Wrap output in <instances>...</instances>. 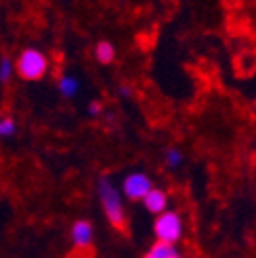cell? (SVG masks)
Returning <instances> with one entry per match:
<instances>
[{
  "mask_svg": "<svg viewBox=\"0 0 256 258\" xmlns=\"http://www.w3.org/2000/svg\"><path fill=\"white\" fill-rule=\"evenodd\" d=\"M97 195L107 221L115 230L123 232L127 228V211H125V201L121 190L115 186V182L109 176H101L97 182Z\"/></svg>",
  "mask_w": 256,
  "mask_h": 258,
  "instance_id": "obj_1",
  "label": "cell"
},
{
  "mask_svg": "<svg viewBox=\"0 0 256 258\" xmlns=\"http://www.w3.org/2000/svg\"><path fill=\"white\" fill-rule=\"evenodd\" d=\"M49 70V57L37 47H25L15 59V74L27 82L41 80Z\"/></svg>",
  "mask_w": 256,
  "mask_h": 258,
  "instance_id": "obj_2",
  "label": "cell"
},
{
  "mask_svg": "<svg viewBox=\"0 0 256 258\" xmlns=\"http://www.w3.org/2000/svg\"><path fill=\"white\" fill-rule=\"evenodd\" d=\"M152 230H154L156 242L168 244V246H176L184 238V219H182L180 211L166 209L164 213L156 215Z\"/></svg>",
  "mask_w": 256,
  "mask_h": 258,
  "instance_id": "obj_3",
  "label": "cell"
},
{
  "mask_svg": "<svg viewBox=\"0 0 256 258\" xmlns=\"http://www.w3.org/2000/svg\"><path fill=\"white\" fill-rule=\"evenodd\" d=\"M154 188V180L148 172L142 170H134V172H127L123 176L121 182V195L123 199H130L134 203H142V199L148 195V192Z\"/></svg>",
  "mask_w": 256,
  "mask_h": 258,
  "instance_id": "obj_4",
  "label": "cell"
},
{
  "mask_svg": "<svg viewBox=\"0 0 256 258\" xmlns=\"http://www.w3.org/2000/svg\"><path fill=\"white\" fill-rule=\"evenodd\" d=\"M70 242L76 250H88L94 244V225L90 219H76L72 223Z\"/></svg>",
  "mask_w": 256,
  "mask_h": 258,
  "instance_id": "obj_5",
  "label": "cell"
},
{
  "mask_svg": "<svg viewBox=\"0 0 256 258\" xmlns=\"http://www.w3.org/2000/svg\"><path fill=\"white\" fill-rule=\"evenodd\" d=\"M142 205L148 213L152 215H160V213H164L166 209H170V197H168V192L162 190V188H152L148 195L142 199Z\"/></svg>",
  "mask_w": 256,
  "mask_h": 258,
  "instance_id": "obj_6",
  "label": "cell"
},
{
  "mask_svg": "<svg viewBox=\"0 0 256 258\" xmlns=\"http://www.w3.org/2000/svg\"><path fill=\"white\" fill-rule=\"evenodd\" d=\"M57 90L63 99H74L80 90V80L72 74H61L59 80H57Z\"/></svg>",
  "mask_w": 256,
  "mask_h": 258,
  "instance_id": "obj_7",
  "label": "cell"
},
{
  "mask_svg": "<svg viewBox=\"0 0 256 258\" xmlns=\"http://www.w3.org/2000/svg\"><path fill=\"white\" fill-rule=\"evenodd\" d=\"M94 57H97L99 63H103V66H109V63L115 61L117 57V51H115V45L107 39L99 41L97 45H94Z\"/></svg>",
  "mask_w": 256,
  "mask_h": 258,
  "instance_id": "obj_8",
  "label": "cell"
},
{
  "mask_svg": "<svg viewBox=\"0 0 256 258\" xmlns=\"http://www.w3.org/2000/svg\"><path fill=\"white\" fill-rule=\"evenodd\" d=\"M176 256H180V250H178L176 246H168V244L154 242L142 258H176Z\"/></svg>",
  "mask_w": 256,
  "mask_h": 258,
  "instance_id": "obj_9",
  "label": "cell"
},
{
  "mask_svg": "<svg viewBox=\"0 0 256 258\" xmlns=\"http://www.w3.org/2000/svg\"><path fill=\"white\" fill-rule=\"evenodd\" d=\"M15 78V59L11 55H0V82L9 84Z\"/></svg>",
  "mask_w": 256,
  "mask_h": 258,
  "instance_id": "obj_10",
  "label": "cell"
},
{
  "mask_svg": "<svg viewBox=\"0 0 256 258\" xmlns=\"http://www.w3.org/2000/svg\"><path fill=\"white\" fill-rule=\"evenodd\" d=\"M164 162H166V166H168L170 170H176V168H180L182 162H184V154H182L178 148H168V150L164 152Z\"/></svg>",
  "mask_w": 256,
  "mask_h": 258,
  "instance_id": "obj_11",
  "label": "cell"
},
{
  "mask_svg": "<svg viewBox=\"0 0 256 258\" xmlns=\"http://www.w3.org/2000/svg\"><path fill=\"white\" fill-rule=\"evenodd\" d=\"M17 134V121L13 117H0V138L9 140Z\"/></svg>",
  "mask_w": 256,
  "mask_h": 258,
  "instance_id": "obj_12",
  "label": "cell"
},
{
  "mask_svg": "<svg viewBox=\"0 0 256 258\" xmlns=\"http://www.w3.org/2000/svg\"><path fill=\"white\" fill-rule=\"evenodd\" d=\"M117 94L121 96V99H132V94H134V88H132V84H119V88H117Z\"/></svg>",
  "mask_w": 256,
  "mask_h": 258,
  "instance_id": "obj_13",
  "label": "cell"
},
{
  "mask_svg": "<svg viewBox=\"0 0 256 258\" xmlns=\"http://www.w3.org/2000/svg\"><path fill=\"white\" fill-rule=\"evenodd\" d=\"M86 111H88V115H90V117H99V115L103 113V105H101L99 101H90Z\"/></svg>",
  "mask_w": 256,
  "mask_h": 258,
  "instance_id": "obj_14",
  "label": "cell"
}]
</instances>
